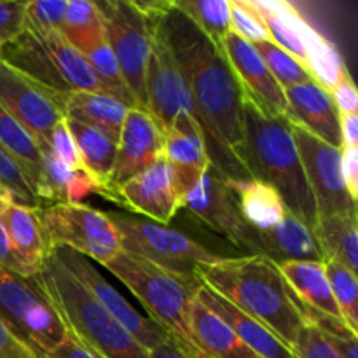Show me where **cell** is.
<instances>
[{
    "label": "cell",
    "instance_id": "obj_28",
    "mask_svg": "<svg viewBox=\"0 0 358 358\" xmlns=\"http://www.w3.org/2000/svg\"><path fill=\"white\" fill-rule=\"evenodd\" d=\"M227 184L236 196L240 215L248 227L255 231H268L285 219L289 210L271 185L254 178L231 180Z\"/></svg>",
    "mask_w": 358,
    "mask_h": 358
},
{
    "label": "cell",
    "instance_id": "obj_25",
    "mask_svg": "<svg viewBox=\"0 0 358 358\" xmlns=\"http://www.w3.org/2000/svg\"><path fill=\"white\" fill-rule=\"evenodd\" d=\"M189 325L196 345L206 358H261L255 355L229 325L210 311L198 297L191 303Z\"/></svg>",
    "mask_w": 358,
    "mask_h": 358
},
{
    "label": "cell",
    "instance_id": "obj_14",
    "mask_svg": "<svg viewBox=\"0 0 358 358\" xmlns=\"http://www.w3.org/2000/svg\"><path fill=\"white\" fill-rule=\"evenodd\" d=\"M58 257V261L70 271V275L76 276L84 289L136 339L142 348L147 352L159 346L161 343L168 341V336L163 329L157 327L149 317L140 313L100 271L93 261H90L84 255L69 248H56L51 250Z\"/></svg>",
    "mask_w": 358,
    "mask_h": 358
},
{
    "label": "cell",
    "instance_id": "obj_36",
    "mask_svg": "<svg viewBox=\"0 0 358 358\" xmlns=\"http://www.w3.org/2000/svg\"><path fill=\"white\" fill-rule=\"evenodd\" d=\"M329 283L343 322L358 334V278L357 273L336 261H325Z\"/></svg>",
    "mask_w": 358,
    "mask_h": 358
},
{
    "label": "cell",
    "instance_id": "obj_23",
    "mask_svg": "<svg viewBox=\"0 0 358 358\" xmlns=\"http://www.w3.org/2000/svg\"><path fill=\"white\" fill-rule=\"evenodd\" d=\"M250 3L264 21L269 42L306 66V44L317 30L306 23L292 3L283 0H250Z\"/></svg>",
    "mask_w": 358,
    "mask_h": 358
},
{
    "label": "cell",
    "instance_id": "obj_6",
    "mask_svg": "<svg viewBox=\"0 0 358 358\" xmlns=\"http://www.w3.org/2000/svg\"><path fill=\"white\" fill-rule=\"evenodd\" d=\"M107 215L117 231L122 252L145 259L168 271L194 276L196 266L212 264L227 257L164 224L124 212H107Z\"/></svg>",
    "mask_w": 358,
    "mask_h": 358
},
{
    "label": "cell",
    "instance_id": "obj_10",
    "mask_svg": "<svg viewBox=\"0 0 358 358\" xmlns=\"http://www.w3.org/2000/svg\"><path fill=\"white\" fill-rule=\"evenodd\" d=\"M0 105L45 149L56 124L65 119V94L37 83L0 59Z\"/></svg>",
    "mask_w": 358,
    "mask_h": 358
},
{
    "label": "cell",
    "instance_id": "obj_37",
    "mask_svg": "<svg viewBox=\"0 0 358 358\" xmlns=\"http://www.w3.org/2000/svg\"><path fill=\"white\" fill-rule=\"evenodd\" d=\"M255 48V51L259 52V56L262 58V62L266 63L268 70L271 72V76L275 77L276 83L283 87V90H289L292 86H299V84L313 83V77L308 72L306 66L301 62H297L294 56H290L289 52H285L283 49H280L278 45H275L273 42H259V44H252Z\"/></svg>",
    "mask_w": 358,
    "mask_h": 358
},
{
    "label": "cell",
    "instance_id": "obj_22",
    "mask_svg": "<svg viewBox=\"0 0 358 358\" xmlns=\"http://www.w3.org/2000/svg\"><path fill=\"white\" fill-rule=\"evenodd\" d=\"M252 238H254L255 255H264L275 264L285 261L324 262V254L315 236V231L290 212H287L285 219L273 229H254Z\"/></svg>",
    "mask_w": 358,
    "mask_h": 358
},
{
    "label": "cell",
    "instance_id": "obj_12",
    "mask_svg": "<svg viewBox=\"0 0 358 358\" xmlns=\"http://www.w3.org/2000/svg\"><path fill=\"white\" fill-rule=\"evenodd\" d=\"M180 210H187L206 227L222 234L247 255H255L254 229L245 224L238 210L236 196L226 178L210 164L198 182L180 196Z\"/></svg>",
    "mask_w": 358,
    "mask_h": 358
},
{
    "label": "cell",
    "instance_id": "obj_2",
    "mask_svg": "<svg viewBox=\"0 0 358 358\" xmlns=\"http://www.w3.org/2000/svg\"><path fill=\"white\" fill-rule=\"evenodd\" d=\"M194 275L203 285L271 329L290 348L308 324L278 266L264 255H227L212 264L196 266Z\"/></svg>",
    "mask_w": 358,
    "mask_h": 358
},
{
    "label": "cell",
    "instance_id": "obj_8",
    "mask_svg": "<svg viewBox=\"0 0 358 358\" xmlns=\"http://www.w3.org/2000/svg\"><path fill=\"white\" fill-rule=\"evenodd\" d=\"M48 254L69 248L90 261L107 266L122 252L117 231L105 212L87 205L52 203L38 208Z\"/></svg>",
    "mask_w": 358,
    "mask_h": 358
},
{
    "label": "cell",
    "instance_id": "obj_35",
    "mask_svg": "<svg viewBox=\"0 0 358 358\" xmlns=\"http://www.w3.org/2000/svg\"><path fill=\"white\" fill-rule=\"evenodd\" d=\"M84 56H86L101 91L117 98L119 101L128 105L129 108H136L135 100H133L131 93L126 87L124 79L121 76V69H119L117 59H115L114 52H112L110 45H108L107 37L98 42L96 45H93Z\"/></svg>",
    "mask_w": 358,
    "mask_h": 358
},
{
    "label": "cell",
    "instance_id": "obj_7",
    "mask_svg": "<svg viewBox=\"0 0 358 358\" xmlns=\"http://www.w3.org/2000/svg\"><path fill=\"white\" fill-rule=\"evenodd\" d=\"M0 320L35 353L48 357L66 327L35 276L0 269Z\"/></svg>",
    "mask_w": 358,
    "mask_h": 358
},
{
    "label": "cell",
    "instance_id": "obj_42",
    "mask_svg": "<svg viewBox=\"0 0 358 358\" xmlns=\"http://www.w3.org/2000/svg\"><path fill=\"white\" fill-rule=\"evenodd\" d=\"M292 352L297 358H341L315 325L306 324L297 336Z\"/></svg>",
    "mask_w": 358,
    "mask_h": 358
},
{
    "label": "cell",
    "instance_id": "obj_15",
    "mask_svg": "<svg viewBox=\"0 0 358 358\" xmlns=\"http://www.w3.org/2000/svg\"><path fill=\"white\" fill-rule=\"evenodd\" d=\"M220 48L240 84L243 98L250 100L266 115L285 117V90L276 83L254 45L229 31L220 42Z\"/></svg>",
    "mask_w": 358,
    "mask_h": 358
},
{
    "label": "cell",
    "instance_id": "obj_43",
    "mask_svg": "<svg viewBox=\"0 0 358 358\" xmlns=\"http://www.w3.org/2000/svg\"><path fill=\"white\" fill-rule=\"evenodd\" d=\"M24 3L20 0H0V44H7L24 30Z\"/></svg>",
    "mask_w": 358,
    "mask_h": 358
},
{
    "label": "cell",
    "instance_id": "obj_21",
    "mask_svg": "<svg viewBox=\"0 0 358 358\" xmlns=\"http://www.w3.org/2000/svg\"><path fill=\"white\" fill-rule=\"evenodd\" d=\"M0 201H2V220L9 234L10 245L27 276H35L48 257V245H45L38 210L21 205L6 192H0Z\"/></svg>",
    "mask_w": 358,
    "mask_h": 358
},
{
    "label": "cell",
    "instance_id": "obj_51",
    "mask_svg": "<svg viewBox=\"0 0 358 358\" xmlns=\"http://www.w3.org/2000/svg\"><path fill=\"white\" fill-rule=\"evenodd\" d=\"M0 51H2V44H0Z\"/></svg>",
    "mask_w": 358,
    "mask_h": 358
},
{
    "label": "cell",
    "instance_id": "obj_18",
    "mask_svg": "<svg viewBox=\"0 0 358 358\" xmlns=\"http://www.w3.org/2000/svg\"><path fill=\"white\" fill-rule=\"evenodd\" d=\"M163 157L170 168L171 184L180 201V196L187 192L210 166L201 128L192 115H180L163 131Z\"/></svg>",
    "mask_w": 358,
    "mask_h": 358
},
{
    "label": "cell",
    "instance_id": "obj_40",
    "mask_svg": "<svg viewBox=\"0 0 358 358\" xmlns=\"http://www.w3.org/2000/svg\"><path fill=\"white\" fill-rule=\"evenodd\" d=\"M229 31L250 44L269 42L268 30L261 14L254 9L250 0H233L229 14Z\"/></svg>",
    "mask_w": 358,
    "mask_h": 358
},
{
    "label": "cell",
    "instance_id": "obj_24",
    "mask_svg": "<svg viewBox=\"0 0 358 358\" xmlns=\"http://www.w3.org/2000/svg\"><path fill=\"white\" fill-rule=\"evenodd\" d=\"M278 269L289 289L299 301L301 308L318 311L343 320L338 310L325 264L320 261H285L278 262Z\"/></svg>",
    "mask_w": 358,
    "mask_h": 358
},
{
    "label": "cell",
    "instance_id": "obj_38",
    "mask_svg": "<svg viewBox=\"0 0 358 358\" xmlns=\"http://www.w3.org/2000/svg\"><path fill=\"white\" fill-rule=\"evenodd\" d=\"M0 192H6L17 203L30 208H42V201L31 189L30 182L24 177L20 164L0 145Z\"/></svg>",
    "mask_w": 358,
    "mask_h": 358
},
{
    "label": "cell",
    "instance_id": "obj_1",
    "mask_svg": "<svg viewBox=\"0 0 358 358\" xmlns=\"http://www.w3.org/2000/svg\"><path fill=\"white\" fill-rule=\"evenodd\" d=\"M159 24L191 93L210 164L227 182L247 180L250 177L240 163L243 93L222 48L175 9L173 2Z\"/></svg>",
    "mask_w": 358,
    "mask_h": 358
},
{
    "label": "cell",
    "instance_id": "obj_26",
    "mask_svg": "<svg viewBox=\"0 0 358 358\" xmlns=\"http://www.w3.org/2000/svg\"><path fill=\"white\" fill-rule=\"evenodd\" d=\"M129 107L101 91H70L65 94V117L107 133L115 142Z\"/></svg>",
    "mask_w": 358,
    "mask_h": 358
},
{
    "label": "cell",
    "instance_id": "obj_48",
    "mask_svg": "<svg viewBox=\"0 0 358 358\" xmlns=\"http://www.w3.org/2000/svg\"><path fill=\"white\" fill-rule=\"evenodd\" d=\"M0 269L14 273V275L27 276L24 268L21 266L20 259H17L16 252H14L13 245H10L9 234H7L6 226L2 220V201H0Z\"/></svg>",
    "mask_w": 358,
    "mask_h": 358
},
{
    "label": "cell",
    "instance_id": "obj_29",
    "mask_svg": "<svg viewBox=\"0 0 358 358\" xmlns=\"http://www.w3.org/2000/svg\"><path fill=\"white\" fill-rule=\"evenodd\" d=\"M65 121L73 140H76L84 170L101 185L103 198L110 199L108 184H110L115 154H117V142L100 129L80 124V122L66 117Z\"/></svg>",
    "mask_w": 358,
    "mask_h": 358
},
{
    "label": "cell",
    "instance_id": "obj_11",
    "mask_svg": "<svg viewBox=\"0 0 358 358\" xmlns=\"http://www.w3.org/2000/svg\"><path fill=\"white\" fill-rule=\"evenodd\" d=\"M317 217L353 215L357 201L350 198L341 175V150L290 122Z\"/></svg>",
    "mask_w": 358,
    "mask_h": 358
},
{
    "label": "cell",
    "instance_id": "obj_5",
    "mask_svg": "<svg viewBox=\"0 0 358 358\" xmlns=\"http://www.w3.org/2000/svg\"><path fill=\"white\" fill-rule=\"evenodd\" d=\"M37 282L48 294L63 324L103 358H149V352L87 292L83 283L49 252Z\"/></svg>",
    "mask_w": 358,
    "mask_h": 358
},
{
    "label": "cell",
    "instance_id": "obj_44",
    "mask_svg": "<svg viewBox=\"0 0 358 358\" xmlns=\"http://www.w3.org/2000/svg\"><path fill=\"white\" fill-rule=\"evenodd\" d=\"M332 101H334L336 108H338L339 115L345 114H358V94L357 87L353 84L352 76L350 72H346L341 77V80L338 83V86H334L331 90Z\"/></svg>",
    "mask_w": 358,
    "mask_h": 358
},
{
    "label": "cell",
    "instance_id": "obj_17",
    "mask_svg": "<svg viewBox=\"0 0 358 358\" xmlns=\"http://www.w3.org/2000/svg\"><path fill=\"white\" fill-rule=\"evenodd\" d=\"M114 201L131 212L140 213L143 219L166 226L180 210L175 194L168 163L161 156L152 166L119 185L114 192Z\"/></svg>",
    "mask_w": 358,
    "mask_h": 358
},
{
    "label": "cell",
    "instance_id": "obj_16",
    "mask_svg": "<svg viewBox=\"0 0 358 358\" xmlns=\"http://www.w3.org/2000/svg\"><path fill=\"white\" fill-rule=\"evenodd\" d=\"M163 156V131L149 112L129 108L117 140L114 170H112L110 199L114 201L115 189L140 171L152 166Z\"/></svg>",
    "mask_w": 358,
    "mask_h": 358
},
{
    "label": "cell",
    "instance_id": "obj_46",
    "mask_svg": "<svg viewBox=\"0 0 358 358\" xmlns=\"http://www.w3.org/2000/svg\"><path fill=\"white\" fill-rule=\"evenodd\" d=\"M0 358H42L0 320Z\"/></svg>",
    "mask_w": 358,
    "mask_h": 358
},
{
    "label": "cell",
    "instance_id": "obj_3",
    "mask_svg": "<svg viewBox=\"0 0 358 358\" xmlns=\"http://www.w3.org/2000/svg\"><path fill=\"white\" fill-rule=\"evenodd\" d=\"M240 163L248 177L271 185L290 213L315 231L317 206L287 117H271L243 98Z\"/></svg>",
    "mask_w": 358,
    "mask_h": 358
},
{
    "label": "cell",
    "instance_id": "obj_47",
    "mask_svg": "<svg viewBox=\"0 0 358 358\" xmlns=\"http://www.w3.org/2000/svg\"><path fill=\"white\" fill-rule=\"evenodd\" d=\"M341 175L353 201L358 199V147H341Z\"/></svg>",
    "mask_w": 358,
    "mask_h": 358
},
{
    "label": "cell",
    "instance_id": "obj_50",
    "mask_svg": "<svg viewBox=\"0 0 358 358\" xmlns=\"http://www.w3.org/2000/svg\"><path fill=\"white\" fill-rule=\"evenodd\" d=\"M149 358H189L187 355L180 352L173 343L168 339V341L161 343L159 346H156L154 350L149 352Z\"/></svg>",
    "mask_w": 358,
    "mask_h": 358
},
{
    "label": "cell",
    "instance_id": "obj_32",
    "mask_svg": "<svg viewBox=\"0 0 358 358\" xmlns=\"http://www.w3.org/2000/svg\"><path fill=\"white\" fill-rule=\"evenodd\" d=\"M62 35L70 45L86 55L105 38L103 17L96 3L90 0H69L63 17Z\"/></svg>",
    "mask_w": 358,
    "mask_h": 358
},
{
    "label": "cell",
    "instance_id": "obj_34",
    "mask_svg": "<svg viewBox=\"0 0 358 358\" xmlns=\"http://www.w3.org/2000/svg\"><path fill=\"white\" fill-rule=\"evenodd\" d=\"M306 69L315 83L327 91L338 86L341 77L348 72L334 44L318 31H315L306 44Z\"/></svg>",
    "mask_w": 358,
    "mask_h": 358
},
{
    "label": "cell",
    "instance_id": "obj_52",
    "mask_svg": "<svg viewBox=\"0 0 358 358\" xmlns=\"http://www.w3.org/2000/svg\"><path fill=\"white\" fill-rule=\"evenodd\" d=\"M42 358H44V357H42Z\"/></svg>",
    "mask_w": 358,
    "mask_h": 358
},
{
    "label": "cell",
    "instance_id": "obj_13",
    "mask_svg": "<svg viewBox=\"0 0 358 358\" xmlns=\"http://www.w3.org/2000/svg\"><path fill=\"white\" fill-rule=\"evenodd\" d=\"M150 21H152V48H150L145 73L147 112L156 121L161 131H166L180 115L189 114L196 119V112L187 84L171 55L159 20Z\"/></svg>",
    "mask_w": 358,
    "mask_h": 358
},
{
    "label": "cell",
    "instance_id": "obj_31",
    "mask_svg": "<svg viewBox=\"0 0 358 358\" xmlns=\"http://www.w3.org/2000/svg\"><path fill=\"white\" fill-rule=\"evenodd\" d=\"M315 236L325 261H336L357 273L358 268V224L353 215L317 217Z\"/></svg>",
    "mask_w": 358,
    "mask_h": 358
},
{
    "label": "cell",
    "instance_id": "obj_39",
    "mask_svg": "<svg viewBox=\"0 0 358 358\" xmlns=\"http://www.w3.org/2000/svg\"><path fill=\"white\" fill-rule=\"evenodd\" d=\"M69 0H31L24 3V28L38 35L62 34Z\"/></svg>",
    "mask_w": 358,
    "mask_h": 358
},
{
    "label": "cell",
    "instance_id": "obj_20",
    "mask_svg": "<svg viewBox=\"0 0 358 358\" xmlns=\"http://www.w3.org/2000/svg\"><path fill=\"white\" fill-rule=\"evenodd\" d=\"M196 297L208 308L210 311L217 315L219 318H222L227 325L231 327V331L261 358H297L296 353L292 352L290 346H287L271 329L266 327L264 324L257 322L255 318H252L250 315L243 313L241 310H238L234 304H231L229 301L224 299L222 296H219L217 292H213L212 289H208L206 285H199Z\"/></svg>",
    "mask_w": 358,
    "mask_h": 358
},
{
    "label": "cell",
    "instance_id": "obj_27",
    "mask_svg": "<svg viewBox=\"0 0 358 358\" xmlns=\"http://www.w3.org/2000/svg\"><path fill=\"white\" fill-rule=\"evenodd\" d=\"M42 203H70L80 205L87 196L101 194V185L86 170H72L56 159L48 149H42Z\"/></svg>",
    "mask_w": 358,
    "mask_h": 358
},
{
    "label": "cell",
    "instance_id": "obj_45",
    "mask_svg": "<svg viewBox=\"0 0 358 358\" xmlns=\"http://www.w3.org/2000/svg\"><path fill=\"white\" fill-rule=\"evenodd\" d=\"M44 358H103L98 352H94L91 346L80 341L73 332L66 329V334L63 341Z\"/></svg>",
    "mask_w": 358,
    "mask_h": 358
},
{
    "label": "cell",
    "instance_id": "obj_19",
    "mask_svg": "<svg viewBox=\"0 0 358 358\" xmlns=\"http://www.w3.org/2000/svg\"><path fill=\"white\" fill-rule=\"evenodd\" d=\"M287 121L329 145L341 149V129H339V112L332 101L331 91L320 84L306 83L285 90Z\"/></svg>",
    "mask_w": 358,
    "mask_h": 358
},
{
    "label": "cell",
    "instance_id": "obj_41",
    "mask_svg": "<svg viewBox=\"0 0 358 358\" xmlns=\"http://www.w3.org/2000/svg\"><path fill=\"white\" fill-rule=\"evenodd\" d=\"M45 149H48L56 159L62 161L63 164L70 166L72 170H84L83 161H80L79 156V149H77L76 140H73L65 119H63L59 124H56V128L51 131Z\"/></svg>",
    "mask_w": 358,
    "mask_h": 358
},
{
    "label": "cell",
    "instance_id": "obj_9",
    "mask_svg": "<svg viewBox=\"0 0 358 358\" xmlns=\"http://www.w3.org/2000/svg\"><path fill=\"white\" fill-rule=\"evenodd\" d=\"M94 3L103 17L105 37L117 59L126 87L136 108L147 110L145 73L152 48V21L128 0H101Z\"/></svg>",
    "mask_w": 358,
    "mask_h": 358
},
{
    "label": "cell",
    "instance_id": "obj_4",
    "mask_svg": "<svg viewBox=\"0 0 358 358\" xmlns=\"http://www.w3.org/2000/svg\"><path fill=\"white\" fill-rule=\"evenodd\" d=\"M133 296L138 299L150 320L163 329L171 343L189 358H206L196 345L189 325L191 303L198 292V278L168 271L161 266L121 252L107 266Z\"/></svg>",
    "mask_w": 358,
    "mask_h": 358
},
{
    "label": "cell",
    "instance_id": "obj_30",
    "mask_svg": "<svg viewBox=\"0 0 358 358\" xmlns=\"http://www.w3.org/2000/svg\"><path fill=\"white\" fill-rule=\"evenodd\" d=\"M0 145L20 164L31 189L42 201V152L34 136L0 105ZM44 205V203H42Z\"/></svg>",
    "mask_w": 358,
    "mask_h": 358
},
{
    "label": "cell",
    "instance_id": "obj_49",
    "mask_svg": "<svg viewBox=\"0 0 358 358\" xmlns=\"http://www.w3.org/2000/svg\"><path fill=\"white\" fill-rule=\"evenodd\" d=\"M341 147H358V114L339 115Z\"/></svg>",
    "mask_w": 358,
    "mask_h": 358
},
{
    "label": "cell",
    "instance_id": "obj_33",
    "mask_svg": "<svg viewBox=\"0 0 358 358\" xmlns=\"http://www.w3.org/2000/svg\"><path fill=\"white\" fill-rule=\"evenodd\" d=\"M173 6L213 44L220 45L222 38L229 34V0H175Z\"/></svg>",
    "mask_w": 358,
    "mask_h": 358
}]
</instances>
